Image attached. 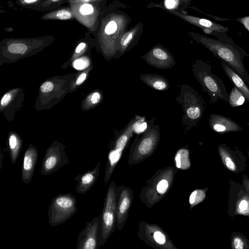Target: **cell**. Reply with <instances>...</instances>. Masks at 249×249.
I'll return each mask as SVG.
<instances>
[{
	"mask_svg": "<svg viewBox=\"0 0 249 249\" xmlns=\"http://www.w3.org/2000/svg\"><path fill=\"white\" fill-rule=\"evenodd\" d=\"M246 100L243 94L235 87H233L229 94V103L232 107L243 105Z\"/></svg>",
	"mask_w": 249,
	"mask_h": 249,
	"instance_id": "30",
	"label": "cell"
},
{
	"mask_svg": "<svg viewBox=\"0 0 249 249\" xmlns=\"http://www.w3.org/2000/svg\"><path fill=\"white\" fill-rule=\"evenodd\" d=\"M218 152L223 164L228 170L236 174L245 170L247 158L237 148L233 150L225 143L220 144Z\"/></svg>",
	"mask_w": 249,
	"mask_h": 249,
	"instance_id": "13",
	"label": "cell"
},
{
	"mask_svg": "<svg viewBox=\"0 0 249 249\" xmlns=\"http://www.w3.org/2000/svg\"><path fill=\"white\" fill-rule=\"evenodd\" d=\"M101 95L99 92H95L91 94L90 101L92 104H96L101 100Z\"/></svg>",
	"mask_w": 249,
	"mask_h": 249,
	"instance_id": "38",
	"label": "cell"
},
{
	"mask_svg": "<svg viewBox=\"0 0 249 249\" xmlns=\"http://www.w3.org/2000/svg\"><path fill=\"white\" fill-rule=\"evenodd\" d=\"M54 39L52 36L23 38H5L1 42L2 48L8 53L23 55L31 50L47 45Z\"/></svg>",
	"mask_w": 249,
	"mask_h": 249,
	"instance_id": "10",
	"label": "cell"
},
{
	"mask_svg": "<svg viewBox=\"0 0 249 249\" xmlns=\"http://www.w3.org/2000/svg\"><path fill=\"white\" fill-rule=\"evenodd\" d=\"M192 71L199 83L203 91L210 97L209 103L214 104L219 100L229 102V94L223 81L212 72L211 64L202 59L192 62Z\"/></svg>",
	"mask_w": 249,
	"mask_h": 249,
	"instance_id": "3",
	"label": "cell"
},
{
	"mask_svg": "<svg viewBox=\"0 0 249 249\" xmlns=\"http://www.w3.org/2000/svg\"><path fill=\"white\" fill-rule=\"evenodd\" d=\"M155 118L150 121L142 137L133 144L129 164H136L150 156L157 148L160 140L159 125H154Z\"/></svg>",
	"mask_w": 249,
	"mask_h": 249,
	"instance_id": "6",
	"label": "cell"
},
{
	"mask_svg": "<svg viewBox=\"0 0 249 249\" xmlns=\"http://www.w3.org/2000/svg\"><path fill=\"white\" fill-rule=\"evenodd\" d=\"M69 162L63 146L53 144L46 151L41 164L40 174L44 176L52 175Z\"/></svg>",
	"mask_w": 249,
	"mask_h": 249,
	"instance_id": "12",
	"label": "cell"
},
{
	"mask_svg": "<svg viewBox=\"0 0 249 249\" xmlns=\"http://www.w3.org/2000/svg\"><path fill=\"white\" fill-rule=\"evenodd\" d=\"M12 98V95L10 92L5 93L1 98L0 105L1 107L7 106L11 101Z\"/></svg>",
	"mask_w": 249,
	"mask_h": 249,
	"instance_id": "36",
	"label": "cell"
},
{
	"mask_svg": "<svg viewBox=\"0 0 249 249\" xmlns=\"http://www.w3.org/2000/svg\"><path fill=\"white\" fill-rule=\"evenodd\" d=\"M176 101L181 105L183 112L181 124L185 130L189 131L197 126L206 107L202 96L193 87L185 84L181 85L180 93Z\"/></svg>",
	"mask_w": 249,
	"mask_h": 249,
	"instance_id": "4",
	"label": "cell"
},
{
	"mask_svg": "<svg viewBox=\"0 0 249 249\" xmlns=\"http://www.w3.org/2000/svg\"><path fill=\"white\" fill-rule=\"evenodd\" d=\"M247 153H248V155L249 158V150H248Z\"/></svg>",
	"mask_w": 249,
	"mask_h": 249,
	"instance_id": "44",
	"label": "cell"
},
{
	"mask_svg": "<svg viewBox=\"0 0 249 249\" xmlns=\"http://www.w3.org/2000/svg\"><path fill=\"white\" fill-rule=\"evenodd\" d=\"M231 248L232 249H249V240L242 233L234 231L231 235Z\"/></svg>",
	"mask_w": 249,
	"mask_h": 249,
	"instance_id": "29",
	"label": "cell"
},
{
	"mask_svg": "<svg viewBox=\"0 0 249 249\" xmlns=\"http://www.w3.org/2000/svg\"><path fill=\"white\" fill-rule=\"evenodd\" d=\"M169 187L168 180L166 178H162L156 184V191L161 195H164L168 191Z\"/></svg>",
	"mask_w": 249,
	"mask_h": 249,
	"instance_id": "34",
	"label": "cell"
},
{
	"mask_svg": "<svg viewBox=\"0 0 249 249\" xmlns=\"http://www.w3.org/2000/svg\"><path fill=\"white\" fill-rule=\"evenodd\" d=\"M103 0H70L69 4L76 3L101 2Z\"/></svg>",
	"mask_w": 249,
	"mask_h": 249,
	"instance_id": "40",
	"label": "cell"
},
{
	"mask_svg": "<svg viewBox=\"0 0 249 249\" xmlns=\"http://www.w3.org/2000/svg\"><path fill=\"white\" fill-rule=\"evenodd\" d=\"M37 159V149L30 145L25 151L23 158L21 179L24 183L29 184L32 181Z\"/></svg>",
	"mask_w": 249,
	"mask_h": 249,
	"instance_id": "19",
	"label": "cell"
},
{
	"mask_svg": "<svg viewBox=\"0 0 249 249\" xmlns=\"http://www.w3.org/2000/svg\"><path fill=\"white\" fill-rule=\"evenodd\" d=\"M100 216L94 217L86 223L85 228L80 232L77 237V249H98L100 232Z\"/></svg>",
	"mask_w": 249,
	"mask_h": 249,
	"instance_id": "14",
	"label": "cell"
},
{
	"mask_svg": "<svg viewBox=\"0 0 249 249\" xmlns=\"http://www.w3.org/2000/svg\"><path fill=\"white\" fill-rule=\"evenodd\" d=\"M167 11L179 17L191 24L201 28L203 31L205 30L225 33L229 31V29L227 27L206 18L183 14L174 10H167Z\"/></svg>",
	"mask_w": 249,
	"mask_h": 249,
	"instance_id": "18",
	"label": "cell"
},
{
	"mask_svg": "<svg viewBox=\"0 0 249 249\" xmlns=\"http://www.w3.org/2000/svg\"><path fill=\"white\" fill-rule=\"evenodd\" d=\"M100 165V162H99L92 170L79 175L74 178L77 182L75 187L76 192L85 194L93 186L99 175Z\"/></svg>",
	"mask_w": 249,
	"mask_h": 249,
	"instance_id": "20",
	"label": "cell"
},
{
	"mask_svg": "<svg viewBox=\"0 0 249 249\" xmlns=\"http://www.w3.org/2000/svg\"><path fill=\"white\" fill-rule=\"evenodd\" d=\"M70 0H42L37 6L32 10L48 12L60 8L61 6Z\"/></svg>",
	"mask_w": 249,
	"mask_h": 249,
	"instance_id": "27",
	"label": "cell"
},
{
	"mask_svg": "<svg viewBox=\"0 0 249 249\" xmlns=\"http://www.w3.org/2000/svg\"><path fill=\"white\" fill-rule=\"evenodd\" d=\"M87 77V73L85 72H83L81 73L78 77L77 78L76 81V85H79L83 83V82L85 80Z\"/></svg>",
	"mask_w": 249,
	"mask_h": 249,
	"instance_id": "42",
	"label": "cell"
},
{
	"mask_svg": "<svg viewBox=\"0 0 249 249\" xmlns=\"http://www.w3.org/2000/svg\"><path fill=\"white\" fill-rule=\"evenodd\" d=\"M228 213L231 217L241 215L249 217V195L243 186L234 181L230 183Z\"/></svg>",
	"mask_w": 249,
	"mask_h": 249,
	"instance_id": "11",
	"label": "cell"
},
{
	"mask_svg": "<svg viewBox=\"0 0 249 249\" xmlns=\"http://www.w3.org/2000/svg\"><path fill=\"white\" fill-rule=\"evenodd\" d=\"M128 19L122 14L110 12L101 15L97 33V39L103 54L114 57L119 40L125 32Z\"/></svg>",
	"mask_w": 249,
	"mask_h": 249,
	"instance_id": "2",
	"label": "cell"
},
{
	"mask_svg": "<svg viewBox=\"0 0 249 249\" xmlns=\"http://www.w3.org/2000/svg\"><path fill=\"white\" fill-rule=\"evenodd\" d=\"M209 124L212 130L216 132L225 133L243 131L242 127L231 119L215 113L210 115Z\"/></svg>",
	"mask_w": 249,
	"mask_h": 249,
	"instance_id": "17",
	"label": "cell"
},
{
	"mask_svg": "<svg viewBox=\"0 0 249 249\" xmlns=\"http://www.w3.org/2000/svg\"><path fill=\"white\" fill-rule=\"evenodd\" d=\"M133 198L132 191L127 187L117 188L116 227L121 230L128 216V213Z\"/></svg>",
	"mask_w": 249,
	"mask_h": 249,
	"instance_id": "16",
	"label": "cell"
},
{
	"mask_svg": "<svg viewBox=\"0 0 249 249\" xmlns=\"http://www.w3.org/2000/svg\"><path fill=\"white\" fill-rule=\"evenodd\" d=\"M190 36L211 52L221 61L224 62L237 72L249 85V74L243 61L249 54L241 47L236 45L225 32L213 31L212 35L217 39L193 32H188Z\"/></svg>",
	"mask_w": 249,
	"mask_h": 249,
	"instance_id": "1",
	"label": "cell"
},
{
	"mask_svg": "<svg viewBox=\"0 0 249 249\" xmlns=\"http://www.w3.org/2000/svg\"><path fill=\"white\" fill-rule=\"evenodd\" d=\"M165 5L168 9H172L177 6L178 4L177 0H165Z\"/></svg>",
	"mask_w": 249,
	"mask_h": 249,
	"instance_id": "39",
	"label": "cell"
},
{
	"mask_svg": "<svg viewBox=\"0 0 249 249\" xmlns=\"http://www.w3.org/2000/svg\"><path fill=\"white\" fill-rule=\"evenodd\" d=\"M140 119L141 117L139 116L131 119L116 139L114 147L109 151L108 155L105 172V184L109 180L124 148L130 140L133 132L136 131Z\"/></svg>",
	"mask_w": 249,
	"mask_h": 249,
	"instance_id": "8",
	"label": "cell"
},
{
	"mask_svg": "<svg viewBox=\"0 0 249 249\" xmlns=\"http://www.w3.org/2000/svg\"><path fill=\"white\" fill-rule=\"evenodd\" d=\"M206 188L204 189H196L193 191L189 196V203L191 209L202 202L206 196Z\"/></svg>",
	"mask_w": 249,
	"mask_h": 249,
	"instance_id": "31",
	"label": "cell"
},
{
	"mask_svg": "<svg viewBox=\"0 0 249 249\" xmlns=\"http://www.w3.org/2000/svg\"><path fill=\"white\" fill-rule=\"evenodd\" d=\"M76 204L75 197L71 193L56 196L52 199L49 207V224L56 226L66 222L77 212Z\"/></svg>",
	"mask_w": 249,
	"mask_h": 249,
	"instance_id": "7",
	"label": "cell"
},
{
	"mask_svg": "<svg viewBox=\"0 0 249 249\" xmlns=\"http://www.w3.org/2000/svg\"><path fill=\"white\" fill-rule=\"evenodd\" d=\"M116 185L111 181L107 188L103 208L100 215L98 248L105 244L115 231L116 226Z\"/></svg>",
	"mask_w": 249,
	"mask_h": 249,
	"instance_id": "5",
	"label": "cell"
},
{
	"mask_svg": "<svg viewBox=\"0 0 249 249\" xmlns=\"http://www.w3.org/2000/svg\"><path fill=\"white\" fill-rule=\"evenodd\" d=\"M142 58L148 65L160 69L173 68L176 64L173 55L166 48L156 45L144 54Z\"/></svg>",
	"mask_w": 249,
	"mask_h": 249,
	"instance_id": "15",
	"label": "cell"
},
{
	"mask_svg": "<svg viewBox=\"0 0 249 249\" xmlns=\"http://www.w3.org/2000/svg\"><path fill=\"white\" fill-rule=\"evenodd\" d=\"M148 229L150 230V236L152 237L150 238L152 241L154 242L155 245H158L160 246H167L169 248H171L169 247L171 245L170 242L169 241L165 233L161 229L157 226L147 225Z\"/></svg>",
	"mask_w": 249,
	"mask_h": 249,
	"instance_id": "25",
	"label": "cell"
},
{
	"mask_svg": "<svg viewBox=\"0 0 249 249\" xmlns=\"http://www.w3.org/2000/svg\"><path fill=\"white\" fill-rule=\"evenodd\" d=\"M9 147L11 161L15 164L20 153L21 143L18 138L14 134H11L9 137Z\"/></svg>",
	"mask_w": 249,
	"mask_h": 249,
	"instance_id": "28",
	"label": "cell"
},
{
	"mask_svg": "<svg viewBox=\"0 0 249 249\" xmlns=\"http://www.w3.org/2000/svg\"><path fill=\"white\" fill-rule=\"evenodd\" d=\"M102 2L71 3L75 19L86 27L88 33L97 35L102 14Z\"/></svg>",
	"mask_w": 249,
	"mask_h": 249,
	"instance_id": "9",
	"label": "cell"
},
{
	"mask_svg": "<svg viewBox=\"0 0 249 249\" xmlns=\"http://www.w3.org/2000/svg\"><path fill=\"white\" fill-rule=\"evenodd\" d=\"M222 68L229 79L234 87L238 89L244 95L246 100L249 104V88L246 81L230 66L221 61Z\"/></svg>",
	"mask_w": 249,
	"mask_h": 249,
	"instance_id": "21",
	"label": "cell"
},
{
	"mask_svg": "<svg viewBox=\"0 0 249 249\" xmlns=\"http://www.w3.org/2000/svg\"><path fill=\"white\" fill-rule=\"evenodd\" d=\"M89 61L86 57H82L76 59L73 62V67L77 70H83L89 67Z\"/></svg>",
	"mask_w": 249,
	"mask_h": 249,
	"instance_id": "33",
	"label": "cell"
},
{
	"mask_svg": "<svg viewBox=\"0 0 249 249\" xmlns=\"http://www.w3.org/2000/svg\"><path fill=\"white\" fill-rule=\"evenodd\" d=\"M53 84L50 81H46L43 83L40 86V90L44 93L49 92L53 89Z\"/></svg>",
	"mask_w": 249,
	"mask_h": 249,
	"instance_id": "35",
	"label": "cell"
},
{
	"mask_svg": "<svg viewBox=\"0 0 249 249\" xmlns=\"http://www.w3.org/2000/svg\"><path fill=\"white\" fill-rule=\"evenodd\" d=\"M141 80L148 87L159 91H166L170 85L163 76L155 73H145L140 75Z\"/></svg>",
	"mask_w": 249,
	"mask_h": 249,
	"instance_id": "23",
	"label": "cell"
},
{
	"mask_svg": "<svg viewBox=\"0 0 249 249\" xmlns=\"http://www.w3.org/2000/svg\"><path fill=\"white\" fill-rule=\"evenodd\" d=\"M42 0H16V3L23 8L32 9L39 4Z\"/></svg>",
	"mask_w": 249,
	"mask_h": 249,
	"instance_id": "32",
	"label": "cell"
},
{
	"mask_svg": "<svg viewBox=\"0 0 249 249\" xmlns=\"http://www.w3.org/2000/svg\"><path fill=\"white\" fill-rule=\"evenodd\" d=\"M175 162L176 167L180 169L186 170L191 166L189 159V150L185 148L179 149L175 155Z\"/></svg>",
	"mask_w": 249,
	"mask_h": 249,
	"instance_id": "26",
	"label": "cell"
},
{
	"mask_svg": "<svg viewBox=\"0 0 249 249\" xmlns=\"http://www.w3.org/2000/svg\"><path fill=\"white\" fill-rule=\"evenodd\" d=\"M240 22L242 23L244 26L249 31V17H244L242 18H237Z\"/></svg>",
	"mask_w": 249,
	"mask_h": 249,
	"instance_id": "41",
	"label": "cell"
},
{
	"mask_svg": "<svg viewBox=\"0 0 249 249\" xmlns=\"http://www.w3.org/2000/svg\"><path fill=\"white\" fill-rule=\"evenodd\" d=\"M182 4L184 5L187 6L189 5L191 3V0H180Z\"/></svg>",
	"mask_w": 249,
	"mask_h": 249,
	"instance_id": "43",
	"label": "cell"
},
{
	"mask_svg": "<svg viewBox=\"0 0 249 249\" xmlns=\"http://www.w3.org/2000/svg\"><path fill=\"white\" fill-rule=\"evenodd\" d=\"M88 46V44L86 42L82 41L80 42L76 47L74 53L75 54H78L83 52L85 49H86Z\"/></svg>",
	"mask_w": 249,
	"mask_h": 249,
	"instance_id": "37",
	"label": "cell"
},
{
	"mask_svg": "<svg viewBox=\"0 0 249 249\" xmlns=\"http://www.w3.org/2000/svg\"><path fill=\"white\" fill-rule=\"evenodd\" d=\"M40 19L44 20H71L75 19V17L72 10L70 6L60 7L52 11H48L42 15Z\"/></svg>",
	"mask_w": 249,
	"mask_h": 249,
	"instance_id": "24",
	"label": "cell"
},
{
	"mask_svg": "<svg viewBox=\"0 0 249 249\" xmlns=\"http://www.w3.org/2000/svg\"><path fill=\"white\" fill-rule=\"evenodd\" d=\"M139 30L140 25L137 24L122 35L118 42L117 53L114 57L119 58L131 49L134 45V39Z\"/></svg>",
	"mask_w": 249,
	"mask_h": 249,
	"instance_id": "22",
	"label": "cell"
}]
</instances>
